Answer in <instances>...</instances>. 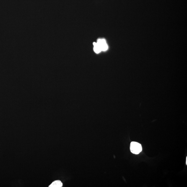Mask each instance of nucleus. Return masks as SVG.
<instances>
[{
  "label": "nucleus",
  "instance_id": "nucleus-1",
  "mask_svg": "<svg viewBox=\"0 0 187 187\" xmlns=\"http://www.w3.org/2000/svg\"><path fill=\"white\" fill-rule=\"evenodd\" d=\"M130 149L131 152L133 154H138L142 151V146L141 144L139 143L132 142L130 144Z\"/></svg>",
  "mask_w": 187,
  "mask_h": 187
},
{
  "label": "nucleus",
  "instance_id": "nucleus-2",
  "mask_svg": "<svg viewBox=\"0 0 187 187\" xmlns=\"http://www.w3.org/2000/svg\"><path fill=\"white\" fill-rule=\"evenodd\" d=\"M97 43L100 47L102 51H106L108 49V44L104 39H99Z\"/></svg>",
  "mask_w": 187,
  "mask_h": 187
},
{
  "label": "nucleus",
  "instance_id": "nucleus-3",
  "mask_svg": "<svg viewBox=\"0 0 187 187\" xmlns=\"http://www.w3.org/2000/svg\"><path fill=\"white\" fill-rule=\"evenodd\" d=\"M63 186V184L60 180H55L49 186V187H61Z\"/></svg>",
  "mask_w": 187,
  "mask_h": 187
},
{
  "label": "nucleus",
  "instance_id": "nucleus-4",
  "mask_svg": "<svg viewBox=\"0 0 187 187\" xmlns=\"http://www.w3.org/2000/svg\"><path fill=\"white\" fill-rule=\"evenodd\" d=\"M93 44L94 46V50L95 52L96 53H98L102 51L100 47L98 45L97 43L94 42Z\"/></svg>",
  "mask_w": 187,
  "mask_h": 187
},
{
  "label": "nucleus",
  "instance_id": "nucleus-5",
  "mask_svg": "<svg viewBox=\"0 0 187 187\" xmlns=\"http://www.w3.org/2000/svg\"><path fill=\"white\" fill-rule=\"evenodd\" d=\"M186 165H187V158H186Z\"/></svg>",
  "mask_w": 187,
  "mask_h": 187
}]
</instances>
